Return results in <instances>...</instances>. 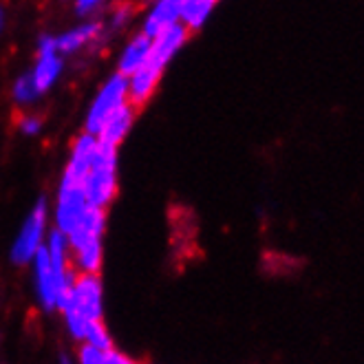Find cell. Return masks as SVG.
Wrapping results in <instances>:
<instances>
[{"mask_svg":"<svg viewBox=\"0 0 364 364\" xmlns=\"http://www.w3.org/2000/svg\"><path fill=\"white\" fill-rule=\"evenodd\" d=\"M67 327L73 338L84 340L91 323L102 320V283L97 274L80 272L73 281L71 294L62 307Z\"/></svg>","mask_w":364,"mask_h":364,"instance_id":"cell-1","label":"cell"},{"mask_svg":"<svg viewBox=\"0 0 364 364\" xmlns=\"http://www.w3.org/2000/svg\"><path fill=\"white\" fill-rule=\"evenodd\" d=\"M106 214L104 208L89 205L82 221L69 234V243L75 254V267L87 274H97L102 263V234H104Z\"/></svg>","mask_w":364,"mask_h":364,"instance_id":"cell-2","label":"cell"},{"mask_svg":"<svg viewBox=\"0 0 364 364\" xmlns=\"http://www.w3.org/2000/svg\"><path fill=\"white\" fill-rule=\"evenodd\" d=\"M117 192V146L102 144L97 139L95 155L91 159L89 173L84 177V195L89 205L104 208L115 199Z\"/></svg>","mask_w":364,"mask_h":364,"instance_id":"cell-3","label":"cell"},{"mask_svg":"<svg viewBox=\"0 0 364 364\" xmlns=\"http://www.w3.org/2000/svg\"><path fill=\"white\" fill-rule=\"evenodd\" d=\"M84 177H87V173H80V170L67 166L64 179L60 183L55 221H58V230L67 234V237L82 221L84 212L89 210V201L87 195H84Z\"/></svg>","mask_w":364,"mask_h":364,"instance_id":"cell-4","label":"cell"},{"mask_svg":"<svg viewBox=\"0 0 364 364\" xmlns=\"http://www.w3.org/2000/svg\"><path fill=\"white\" fill-rule=\"evenodd\" d=\"M126 100H128V75L117 73L104 84L100 95L95 97L91 111L87 115V133L97 135L104 122L109 119L122 104H126Z\"/></svg>","mask_w":364,"mask_h":364,"instance_id":"cell-5","label":"cell"},{"mask_svg":"<svg viewBox=\"0 0 364 364\" xmlns=\"http://www.w3.org/2000/svg\"><path fill=\"white\" fill-rule=\"evenodd\" d=\"M45 225H47V203L45 201H38L36 208L29 214L27 223L23 225V230H20L14 247H11V259H14V263L25 265V263H29L33 259L38 247H40V243H42Z\"/></svg>","mask_w":364,"mask_h":364,"instance_id":"cell-6","label":"cell"},{"mask_svg":"<svg viewBox=\"0 0 364 364\" xmlns=\"http://www.w3.org/2000/svg\"><path fill=\"white\" fill-rule=\"evenodd\" d=\"M36 287L40 303L45 309H55L58 307V283H55V272L51 265V256L47 247H38L36 252Z\"/></svg>","mask_w":364,"mask_h":364,"instance_id":"cell-7","label":"cell"},{"mask_svg":"<svg viewBox=\"0 0 364 364\" xmlns=\"http://www.w3.org/2000/svg\"><path fill=\"white\" fill-rule=\"evenodd\" d=\"M135 113L137 109L131 104V102H126L122 104L119 109L104 122V126L100 128V133L95 135L102 144H111V146H119V141L126 137V133L131 131V126H133V119H135Z\"/></svg>","mask_w":364,"mask_h":364,"instance_id":"cell-8","label":"cell"},{"mask_svg":"<svg viewBox=\"0 0 364 364\" xmlns=\"http://www.w3.org/2000/svg\"><path fill=\"white\" fill-rule=\"evenodd\" d=\"M181 5H183V0H157V5L153 7V11L148 14V18H146L144 33L155 38L164 29H168L170 25L179 23V18H181Z\"/></svg>","mask_w":364,"mask_h":364,"instance_id":"cell-9","label":"cell"},{"mask_svg":"<svg viewBox=\"0 0 364 364\" xmlns=\"http://www.w3.org/2000/svg\"><path fill=\"white\" fill-rule=\"evenodd\" d=\"M151 47H153V38L146 36L144 31L128 42V47L124 49L122 53V60H119V73L131 77L135 71H139L144 67V62L148 60V53H151Z\"/></svg>","mask_w":364,"mask_h":364,"instance_id":"cell-10","label":"cell"},{"mask_svg":"<svg viewBox=\"0 0 364 364\" xmlns=\"http://www.w3.org/2000/svg\"><path fill=\"white\" fill-rule=\"evenodd\" d=\"M62 71V60L58 58V51L51 53H40V60L36 64V69L31 71L33 80H36V87L40 93H45L47 89H51L58 75Z\"/></svg>","mask_w":364,"mask_h":364,"instance_id":"cell-11","label":"cell"},{"mask_svg":"<svg viewBox=\"0 0 364 364\" xmlns=\"http://www.w3.org/2000/svg\"><path fill=\"white\" fill-rule=\"evenodd\" d=\"M97 33H100L97 23L82 25L77 29H71L67 33H62L60 38H55V49H58V53H75L84 45H89L93 38H97Z\"/></svg>","mask_w":364,"mask_h":364,"instance_id":"cell-12","label":"cell"},{"mask_svg":"<svg viewBox=\"0 0 364 364\" xmlns=\"http://www.w3.org/2000/svg\"><path fill=\"white\" fill-rule=\"evenodd\" d=\"M219 0H183L181 5V20L188 31H197L210 18L212 9L217 7Z\"/></svg>","mask_w":364,"mask_h":364,"instance_id":"cell-13","label":"cell"},{"mask_svg":"<svg viewBox=\"0 0 364 364\" xmlns=\"http://www.w3.org/2000/svg\"><path fill=\"white\" fill-rule=\"evenodd\" d=\"M38 95H40V91H38V87H36V80H33L31 73H25L23 77H18V82L14 84V97H16V102H20V104H29V102H33Z\"/></svg>","mask_w":364,"mask_h":364,"instance_id":"cell-14","label":"cell"},{"mask_svg":"<svg viewBox=\"0 0 364 364\" xmlns=\"http://www.w3.org/2000/svg\"><path fill=\"white\" fill-rule=\"evenodd\" d=\"M80 360L84 364H106V351L87 342V345L80 349Z\"/></svg>","mask_w":364,"mask_h":364,"instance_id":"cell-15","label":"cell"},{"mask_svg":"<svg viewBox=\"0 0 364 364\" xmlns=\"http://www.w3.org/2000/svg\"><path fill=\"white\" fill-rule=\"evenodd\" d=\"M100 5H102V0H75V11L80 16H87L93 9H97Z\"/></svg>","mask_w":364,"mask_h":364,"instance_id":"cell-16","label":"cell"},{"mask_svg":"<svg viewBox=\"0 0 364 364\" xmlns=\"http://www.w3.org/2000/svg\"><path fill=\"white\" fill-rule=\"evenodd\" d=\"M18 126L23 128V133L33 135V133L40 131V119H36V117H20L18 119Z\"/></svg>","mask_w":364,"mask_h":364,"instance_id":"cell-17","label":"cell"},{"mask_svg":"<svg viewBox=\"0 0 364 364\" xmlns=\"http://www.w3.org/2000/svg\"><path fill=\"white\" fill-rule=\"evenodd\" d=\"M0 29H3V9H0Z\"/></svg>","mask_w":364,"mask_h":364,"instance_id":"cell-18","label":"cell"}]
</instances>
